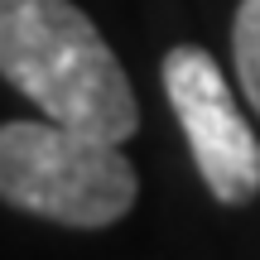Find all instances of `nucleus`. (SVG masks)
Segmentation results:
<instances>
[{"instance_id":"obj_1","label":"nucleus","mask_w":260,"mask_h":260,"mask_svg":"<svg viewBox=\"0 0 260 260\" xmlns=\"http://www.w3.org/2000/svg\"><path fill=\"white\" fill-rule=\"evenodd\" d=\"M0 77L58 125L111 145L140 130L121 58L73 0H0Z\"/></svg>"},{"instance_id":"obj_2","label":"nucleus","mask_w":260,"mask_h":260,"mask_svg":"<svg viewBox=\"0 0 260 260\" xmlns=\"http://www.w3.org/2000/svg\"><path fill=\"white\" fill-rule=\"evenodd\" d=\"M135 198V164L111 140L58 125L48 116L0 125V203L58 226L102 232L121 222Z\"/></svg>"},{"instance_id":"obj_3","label":"nucleus","mask_w":260,"mask_h":260,"mask_svg":"<svg viewBox=\"0 0 260 260\" xmlns=\"http://www.w3.org/2000/svg\"><path fill=\"white\" fill-rule=\"evenodd\" d=\"M164 92L178 125L188 135L193 164L207 193L226 207H246L260 198V140L232 96V82L212 63L207 48L178 44L164 58Z\"/></svg>"},{"instance_id":"obj_4","label":"nucleus","mask_w":260,"mask_h":260,"mask_svg":"<svg viewBox=\"0 0 260 260\" xmlns=\"http://www.w3.org/2000/svg\"><path fill=\"white\" fill-rule=\"evenodd\" d=\"M232 58L241 73L246 102L260 116V0H241L236 5V24H232Z\"/></svg>"}]
</instances>
